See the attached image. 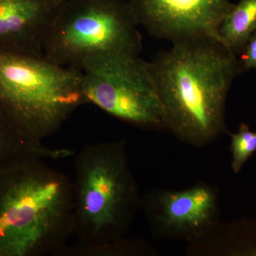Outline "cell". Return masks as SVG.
Listing matches in <instances>:
<instances>
[{
  "mask_svg": "<svg viewBox=\"0 0 256 256\" xmlns=\"http://www.w3.org/2000/svg\"><path fill=\"white\" fill-rule=\"evenodd\" d=\"M172 44L150 62L166 127L188 141L206 142L224 128L226 100L242 72L240 62L218 40Z\"/></svg>",
  "mask_w": 256,
  "mask_h": 256,
  "instance_id": "obj_1",
  "label": "cell"
},
{
  "mask_svg": "<svg viewBox=\"0 0 256 256\" xmlns=\"http://www.w3.org/2000/svg\"><path fill=\"white\" fill-rule=\"evenodd\" d=\"M44 160L0 164V256H60L73 236L72 180Z\"/></svg>",
  "mask_w": 256,
  "mask_h": 256,
  "instance_id": "obj_2",
  "label": "cell"
},
{
  "mask_svg": "<svg viewBox=\"0 0 256 256\" xmlns=\"http://www.w3.org/2000/svg\"><path fill=\"white\" fill-rule=\"evenodd\" d=\"M86 104L80 69L0 48V116L25 140L45 144Z\"/></svg>",
  "mask_w": 256,
  "mask_h": 256,
  "instance_id": "obj_3",
  "label": "cell"
},
{
  "mask_svg": "<svg viewBox=\"0 0 256 256\" xmlns=\"http://www.w3.org/2000/svg\"><path fill=\"white\" fill-rule=\"evenodd\" d=\"M74 245L60 256L120 240L137 204L124 146L94 143L74 154Z\"/></svg>",
  "mask_w": 256,
  "mask_h": 256,
  "instance_id": "obj_4",
  "label": "cell"
},
{
  "mask_svg": "<svg viewBox=\"0 0 256 256\" xmlns=\"http://www.w3.org/2000/svg\"><path fill=\"white\" fill-rule=\"evenodd\" d=\"M138 26L128 2L66 0L48 32L43 54L54 63L78 69L92 56L139 54Z\"/></svg>",
  "mask_w": 256,
  "mask_h": 256,
  "instance_id": "obj_5",
  "label": "cell"
},
{
  "mask_svg": "<svg viewBox=\"0 0 256 256\" xmlns=\"http://www.w3.org/2000/svg\"><path fill=\"white\" fill-rule=\"evenodd\" d=\"M80 70L87 104L139 127H166L150 64L139 54L111 52L92 56L82 62Z\"/></svg>",
  "mask_w": 256,
  "mask_h": 256,
  "instance_id": "obj_6",
  "label": "cell"
},
{
  "mask_svg": "<svg viewBox=\"0 0 256 256\" xmlns=\"http://www.w3.org/2000/svg\"><path fill=\"white\" fill-rule=\"evenodd\" d=\"M138 24L153 36L174 42L220 41L222 22L234 8L229 0H129Z\"/></svg>",
  "mask_w": 256,
  "mask_h": 256,
  "instance_id": "obj_7",
  "label": "cell"
},
{
  "mask_svg": "<svg viewBox=\"0 0 256 256\" xmlns=\"http://www.w3.org/2000/svg\"><path fill=\"white\" fill-rule=\"evenodd\" d=\"M66 0H0V48L44 55L48 32Z\"/></svg>",
  "mask_w": 256,
  "mask_h": 256,
  "instance_id": "obj_8",
  "label": "cell"
},
{
  "mask_svg": "<svg viewBox=\"0 0 256 256\" xmlns=\"http://www.w3.org/2000/svg\"><path fill=\"white\" fill-rule=\"evenodd\" d=\"M216 210L213 192L205 186L164 194L160 201V220L165 227L188 232L204 228Z\"/></svg>",
  "mask_w": 256,
  "mask_h": 256,
  "instance_id": "obj_9",
  "label": "cell"
},
{
  "mask_svg": "<svg viewBox=\"0 0 256 256\" xmlns=\"http://www.w3.org/2000/svg\"><path fill=\"white\" fill-rule=\"evenodd\" d=\"M256 31V0H240L220 24V41L237 55Z\"/></svg>",
  "mask_w": 256,
  "mask_h": 256,
  "instance_id": "obj_10",
  "label": "cell"
},
{
  "mask_svg": "<svg viewBox=\"0 0 256 256\" xmlns=\"http://www.w3.org/2000/svg\"><path fill=\"white\" fill-rule=\"evenodd\" d=\"M232 169L238 173L256 151V132L242 124L238 132L232 134Z\"/></svg>",
  "mask_w": 256,
  "mask_h": 256,
  "instance_id": "obj_11",
  "label": "cell"
},
{
  "mask_svg": "<svg viewBox=\"0 0 256 256\" xmlns=\"http://www.w3.org/2000/svg\"><path fill=\"white\" fill-rule=\"evenodd\" d=\"M239 60L242 70L256 69V31L252 34L242 50Z\"/></svg>",
  "mask_w": 256,
  "mask_h": 256,
  "instance_id": "obj_12",
  "label": "cell"
}]
</instances>
